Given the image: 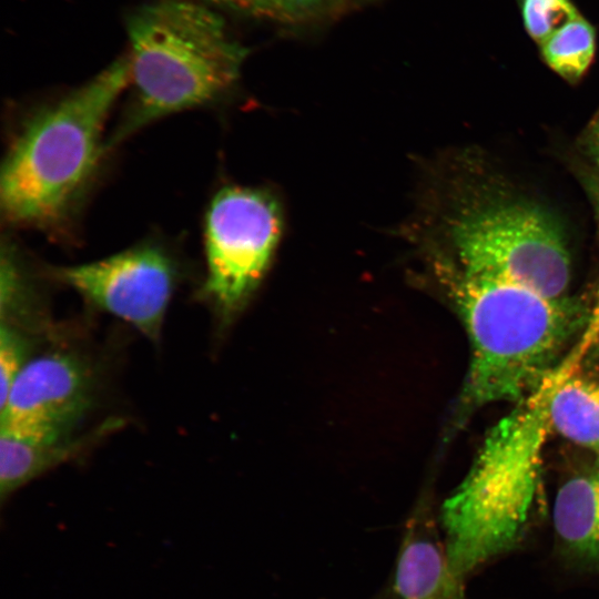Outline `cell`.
Wrapping results in <instances>:
<instances>
[{
    "mask_svg": "<svg viewBox=\"0 0 599 599\" xmlns=\"http://www.w3.org/2000/svg\"><path fill=\"white\" fill-rule=\"evenodd\" d=\"M176 265L159 245L52 270L54 278L89 303L156 341L176 283Z\"/></svg>",
    "mask_w": 599,
    "mask_h": 599,
    "instance_id": "52a82bcc",
    "label": "cell"
},
{
    "mask_svg": "<svg viewBox=\"0 0 599 599\" xmlns=\"http://www.w3.org/2000/svg\"><path fill=\"white\" fill-rule=\"evenodd\" d=\"M457 308L470 342L458 415L539 390L568 342L586 323L585 306L507 282L427 265Z\"/></svg>",
    "mask_w": 599,
    "mask_h": 599,
    "instance_id": "7a4b0ae2",
    "label": "cell"
},
{
    "mask_svg": "<svg viewBox=\"0 0 599 599\" xmlns=\"http://www.w3.org/2000/svg\"><path fill=\"white\" fill-rule=\"evenodd\" d=\"M595 48V31L580 16L540 44L546 63L568 81L582 77L592 61Z\"/></svg>",
    "mask_w": 599,
    "mask_h": 599,
    "instance_id": "4fadbf2b",
    "label": "cell"
},
{
    "mask_svg": "<svg viewBox=\"0 0 599 599\" xmlns=\"http://www.w3.org/2000/svg\"><path fill=\"white\" fill-rule=\"evenodd\" d=\"M551 385L549 379L493 426L468 474L441 506L445 551L459 581L515 549L530 529L551 429Z\"/></svg>",
    "mask_w": 599,
    "mask_h": 599,
    "instance_id": "3957f363",
    "label": "cell"
},
{
    "mask_svg": "<svg viewBox=\"0 0 599 599\" xmlns=\"http://www.w3.org/2000/svg\"><path fill=\"white\" fill-rule=\"evenodd\" d=\"M201 1L233 7L237 9H254V0H201Z\"/></svg>",
    "mask_w": 599,
    "mask_h": 599,
    "instance_id": "ac0fdd59",
    "label": "cell"
},
{
    "mask_svg": "<svg viewBox=\"0 0 599 599\" xmlns=\"http://www.w3.org/2000/svg\"><path fill=\"white\" fill-rule=\"evenodd\" d=\"M580 148L599 175V113L590 121L580 138Z\"/></svg>",
    "mask_w": 599,
    "mask_h": 599,
    "instance_id": "e0dca14e",
    "label": "cell"
},
{
    "mask_svg": "<svg viewBox=\"0 0 599 599\" xmlns=\"http://www.w3.org/2000/svg\"><path fill=\"white\" fill-rule=\"evenodd\" d=\"M460 589L461 581L450 571L436 529L427 517L416 516L400 545L393 599H451Z\"/></svg>",
    "mask_w": 599,
    "mask_h": 599,
    "instance_id": "30bf717a",
    "label": "cell"
},
{
    "mask_svg": "<svg viewBox=\"0 0 599 599\" xmlns=\"http://www.w3.org/2000/svg\"><path fill=\"white\" fill-rule=\"evenodd\" d=\"M525 28L541 44L551 34L579 17L570 0H518Z\"/></svg>",
    "mask_w": 599,
    "mask_h": 599,
    "instance_id": "5bb4252c",
    "label": "cell"
},
{
    "mask_svg": "<svg viewBox=\"0 0 599 599\" xmlns=\"http://www.w3.org/2000/svg\"><path fill=\"white\" fill-rule=\"evenodd\" d=\"M108 422L89 434L43 432L0 426V495L4 501L43 473L78 456L89 444L113 430Z\"/></svg>",
    "mask_w": 599,
    "mask_h": 599,
    "instance_id": "9c48e42d",
    "label": "cell"
},
{
    "mask_svg": "<svg viewBox=\"0 0 599 599\" xmlns=\"http://www.w3.org/2000/svg\"><path fill=\"white\" fill-rule=\"evenodd\" d=\"M129 83L126 55L26 123L1 167V212L10 224L51 230L69 217L98 167L106 120Z\"/></svg>",
    "mask_w": 599,
    "mask_h": 599,
    "instance_id": "277c9868",
    "label": "cell"
},
{
    "mask_svg": "<svg viewBox=\"0 0 599 599\" xmlns=\"http://www.w3.org/2000/svg\"><path fill=\"white\" fill-rule=\"evenodd\" d=\"M134 99L109 145L144 125L220 99L236 82L246 50L209 8L183 0L141 7L128 20Z\"/></svg>",
    "mask_w": 599,
    "mask_h": 599,
    "instance_id": "5b68a950",
    "label": "cell"
},
{
    "mask_svg": "<svg viewBox=\"0 0 599 599\" xmlns=\"http://www.w3.org/2000/svg\"><path fill=\"white\" fill-rule=\"evenodd\" d=\"M321 0H254V10L281 18H295L314 9Z\"/></svg>",
    "mask_w": 599,
    "mask_h": 599,
    "instance_id": "2e32d148",
    "label": "cell"
},
{
    "mask_svg": "<svg viewBox=\"0 0 599 599\" xmlns=\"http://www.w3.org/2000/svg\"><path fill=\"white\" fill-rule=\"evenodd\" d=\"M95 377L87 359L67 349L31 357L0 406L1 427L74 433L94 403Z\"/></svg>",
    "mask_w": 599,
    "mask_h": 599,
    "instance_id": "ba28073f",
    "label": "cell"
},
{
    "mask_svg": "<svg viewBox=\"0 0 599 599\" xmlns=\"http://www.w3.org/2000/svg\"><path fill=\"white\" fill-rule=\"evenodd\" d=\"M591 325H590V333L592 334V336L595 335V333H599V302H598V305H597V309H596V313L595 315L590 318V322H589Z\"/></svg>",
    "mask_w": 599,
    "mask_h": 599,
    "instance_id": "d6986e66",
    "label": "cell"
},
{
    "mask_svg": "<svg viewBox=\"0 0 599 599\" xmlns=\"http://www.w3.org/2000/svg\"><path fill=\"white\" fill-rule=\"evenodd\" d=\"M282 233V213L267 192L220 190L205 215V296L224 317L238 312L258 286Z\"/></svg>",
    "mask_w": 599,
    "mask_h": 599,
    "instance_id": "8992f818",
    "label": "cell"
},
{
    "mask_svg": "<svg viewBox=\"0 0 599 599\" xmlns=\"http://www.w3.org/2000/svg\"><path fill=\"white\" fill-rule=\"evenodd\" d=\"M451 599H466V598L464 597L463 591L460 589L458 592L454 595Z\"/></svg>",
    "mask_w": 599,
    "mask_h": 599,
    "instance_id": "ffe728a7",
    "label": "cell"
},
{
    "mask_svg": "<svg viewBox=\"0 0 599 599\" xmlns=\"http://www.w3.org/2000/svg\"><path fill=\"white\" fill-rule=\"evenodd\" d=\"M404 229L427 265L566 297L571 261L560 223L497 180L460 169L434 174Z\"/></svg>",
    "mask_w": 599,
    "mask_h": 599,
    "instance_id": "6da1fadb",
    "label": "cell"
},
{
    "mask_svg": "<svg viewBox=\"0 0 599 599\" xmlns=\"http://www.w3.org/2000/svg\"><path fill=\"white\" fill-rule=\"evenodd\" d=\"M548 417L551 429L579 446L599 451V383L578 377L552 383Z\"/></svg>",
    "mask_w": 599,
    "mask_h": 599,
    "instance_id": "7c38bea8",
    "label": "cell"
},
{
    "mask_svg": "<svg viewBox=\"0 0 599 599\" xmlns=\"http://www.w3.org/2000/svg\"><path fill=\"white\" fill-rule=\"evenodd\" d=\"M552 520L559 545L569 558L599 566V469L571 477L561 485Z\"/></svg>",
    "mask_w": 599,
    "mask_h": 599,
    "instance_id": "8fae6325",
    "label": "cell"
},
{
    "mask_svg": "<svg viewBox=\"0 0 599 599\" xmlns=\"http://www.w3.org/2000/svg\"><path fill=\"white\" fill-rule=\"evenodd\" d=\"M31 333L1 323L0 327V406L33 349Z\"/></svg>",
    "mask_w": 599,
    "mask_h": 599,
    "instance_id": "9a60e30c",
    "label": "cell"
}]
</instances>
